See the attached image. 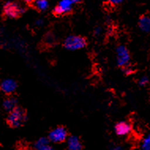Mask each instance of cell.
I'll list each match as a JSON object with an SVG mask.
<instances>
[{"label":"cell","instance_id":"1","mask_svg":"<svg viewBox=\"0 0 150 150\" xmlns=\"http://www.w3.org/2000/svg\"><path fill=\"white\" fill-rule=\"evenodd\" d=\"M25 113L21 108H16L10 112L7 117V122L12 127H19L25 121Z\"/></svg>","mask_w":150,"mask_h":150},{"label":"cell","instance_id":"2","mask_svg":"<svg viewBox=\"0 0 150 150\" xmlns=\"http://www.w3.org/2000/svg\"><path fill=\"white\" fill-rule=\"evenodd\" d=\"M86 45V40L80 36H69L64 40V47L70 51L83 48Z\"/></svg>","mask_w":150,"mask_h":150},{"label":"cell","instance_id":"3","mask_svg":"<svg viewBox=\"0 0 150 150\" xmlns=\"http://www.w3.org/2000/svg\"><path fill=\"white\" fill-rule=\"evenodd\" d=\"M24 12L25 9L15 3L7 2L3 6V13L9 18H17Z\"/></svg>","mask_w":150,"mask_h":150},{"label":"cell","instance_id":"4","mask_svg":"<svg viewBox=\"0 0 150 150\" xmlns=\"http://www.w3.org/2000/svg\"><path fill=\"white\" fill-rule=\"evenodd\" d=\"M67 137V132L64 127H59L52 129L48 134V139L54 143H59L64 142Z\"/></svg>","mask_w":150,"mask_h":150},{"label":"cell","instance_id":"5","mask_svg":"<svg viewBox=\"0 0 150 150\" xmlns=\"http://www.w3.org/2000/svg\"><path fill=\"white\" fill-rule=\"evenodd\" d=\"M117 64L119 67H127L129 63L130 56L128 50L123 45H120L117 47Z\"/></svg>","mask_w":150,"mask_h":150},{"label":"cell","instance_id":"6","mask_svg":"<svg viewBox=\"0 0 150 150\" xmlns=\"http://www.w3.org/2000/svg\"><path fill=\"white\" fill-rule=\"evenodd\" d=\"M78 1H75V0H62V1H60L54 8V13H56L57 15H62L64 13H69L72 10L73 5L75 3H78Z\"/></svg>","mask_w":150,"mask_h":150},{"label":"cell","instance_id":"7","mask_svg":"<svg viewBox=\"0 0 150 150\" xmlns=\"http://www.w3.org/2000/svg\"><path fill=\"white\" fill-rule=\"evenodd\" d=\"M17 88V83L14 80L7 78L3 80L1 83V89L6 94H11L13 93Z\"/></svg>","mask_w":150,"mask_h":150},{"label":"cell","instance_id":"8","mask_svg":"<svg viewBox=\"0 0 150 150\" xmlns=\"http://www.w3.org/2000/svg\"><path fill=\"white\" fill-rule=\"evenodd\" d=\"M115 130L117 134L122 136V135L128 134L131 130V127L126 122H120L116 124L115 127Z\"/></svg>","mask_w":150,"mask_h":150},{"label":"cell","instance_id":"9","mask_svg":"<svg viewBox=\"0 0 150 150\" xmlns=\"http://www.w3.org/2000/svg\"><path fill=\"white\" fill-rule=\"evenodd\" d=\"M67 146L69 150H81V143L80 139L76 136H70L67 139Z\"/></svg>","mask_w":150,"mask_h":150},{"label":"cell","instance_id":"10","mask_svg":"<svg viewBox=\"0 0 150 150\" xmlns=\"http://www.w3.org/2000/svg\"><path fill=\"white\" fill-rule=\"evenodd\" d=\"M139 27L143 32L150 33V17L149 16H143L140 18Z\"/></svg>","mask_w":150,"mask_h":150},{"label":"cell","instance_id":"11","mask_svg":"<svg viewBox=\"0 0 150 150\" xmlns=\"http://www.w3.org/2000/svg\"><path fill=\"white\" fill-rule=\"evenodd\" d=\"M16 103H17V100H15V98L8 97V98L4 100L3 103V106L6 111H12L13 109H15L17 108L16 107Z\"/></svg>","mask_w":150,"mask_h":150},{"label":"cell","instance_id":"12","mask_svg":"<svg viewBox=\"0 0 150 150\" xmlns=\"http://www.w3.org/2000/svg\"><path fill=\"white\" fill-rule=\"evenodd\" d=\"M48 143H49V139L48 138H46V137H40V139H38L35 143V148L36 149V150L41 149H44V148L47 147V146H49L48 145Z\"/></svg>","mask_w":150,"mask_h":150},{"label":"cell","instance_id":"13","mask_svg":"<svg viewBox=\"0 0 150 150\" xmlns=\"http://www.w3.org/2000/svg\"><path fill=\"white\" fill-rule=\"evenodd\" d=\"M35 6L37 10L44 11L47 10V8L49 6V3L46 0H37L35 2Z\"/></svg>","mask_w":150,"mask_h":150},{"label":"cell","instance_id":"14","mask_svg":"<svg viewBox=\"0 0 150 150\" xmlns=\"http://www.w3.org/2000/svg\"><path fill=\"white\" fill-rule=\"evenodd\" d=\"M141 149L142 150H150V134L146 136L143 139Z\"/></svg>","mask_w":150,"mask_h":150},{"label":"cell","instance_id":"15","mask_svg":"<svg viewBox=\"0 0 150 150\" xmlns=\"http://www.w3.org/2000/svg\"><path fill=\"white\" fill-rule=\"evenodd\" d=\"M149 82V79H148L147 77H142L139 80V85L141 86H146Z\"/></svg>","mask_w":150,"mask_h":150},{"label":"cell","instance_id":"16","mask_svg":"<svg viewBox=\"0 0 150 150\" xmlns=\"http://www.w3.org/2000/svg\"><path fill=\"white\" fill-rule=\"evenodd\" d=\"M124 72L126 74H131L133 73V69L130 67H126V68H125L124 70Z\"/></svg>","mask_w":150,"mask_h":150},{"label":"cell","instance_id":"17","mask_svg":"<svg viewBox=\"0 0 150 150\" xmlns=\"http://www.w3.org/2000/svg\"><path fill=\"white\" fill-rule=\"evenodd\" d=\"M48 40V42H50V43H52V42L54 41L53 36H49V35H47V36H46V40Z\"/></svg>","mask_w":150,"mask_h":150},{"label":"cell","instance_id":"18","mask_svg":"<svg viewBox=\"0 0 150 150\" xmlns=\"http://www.w3.org/2000/svg\"><path fill=\"white\" fill-rule=\"evenodd\" d=\"M111 3L112 4H115V5H116V4H119V3H122V0H111Z\"/></svg>","mask_w":150,"mask_h":150},{"label":"cell","instance_id":"19","mask_svg":"<svg viewBox=\"0 0 150 150\" xmlns=\"http://www.w3.org/2000/svg\"><path fill=\"white\" fill-rule=\"evenodd\" d=\"M36 25L37 26H40L43 25V20H41V19H39V20H37V21H36Z\"/></svg>","mask_w":150,"mask_h":150},{"label":"cell","instance_id":"20","mask_svg":"<svg viewBox=\"0 0 150 150\" xmlns=\"http://www.w3.org/2000/svg\"><path fill=\"white\" fill-rule=\"evenodd\" d=\"M94 33H95V34H96V35H100V33H101V29H100V28H96V29H95V32H94Z\"/></svg>","mask_w":150,"mask_h":150},{"label":"cell","instance_id":"21","mask_svg":"<svg viewBox=\"0 0 150 150\" xmlns=\"http://www.w3.org/2000/svg\"><path fill=\"white\" fill-rule=\"evenodd\" d=\"M39 150H53L52 148L50 147V146H47V147L44 148V149H39Z\"/></svg>","mask_w":150,"mask_h":150},{"label":"cell","instance_id":"22","mask_svg":"<svg viewBox=\"0 0 150 150\" xmlns=\"http://www.w3.org/2000/svg\"><path fill=\"white\" fill-rule=\"evenodd\" d=\"M111 150H122V149H121V147H119V146H118V147L113 148V149H112Z\"/></svg>","mask_w":150,"mask_h":150}]
</instances>
